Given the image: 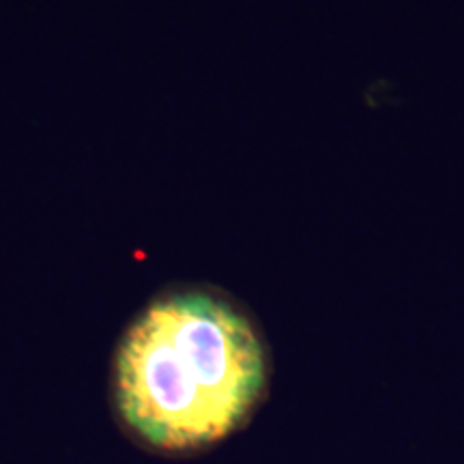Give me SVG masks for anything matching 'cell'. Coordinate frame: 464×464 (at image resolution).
<instances>
[{
  "label": "cell",
  "mask_w": 464,
  "mask_h": 464,
  "mask_svg": "<svg viewBox=\"0 0 464 464\" xmlns=\"http://www.w3.org/2000/svg\"><path fill=\"white\" fill-rule=\"evenodd\" d=\"M265 390L266 357L252 323L202 290L150 304L116 353V411L166 454L207 450L241 430Z\"/></svg>",
  "instance_id": "6da1fadb"
}]
</instances>
